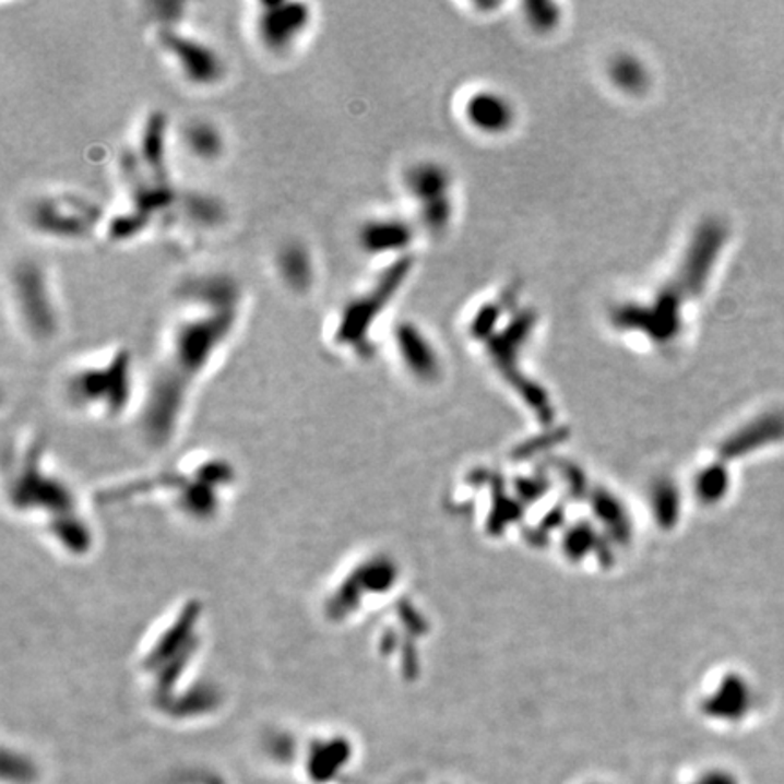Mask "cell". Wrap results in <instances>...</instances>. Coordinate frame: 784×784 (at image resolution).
Masks as SVG:
<instances>
[{
    "label": "cell",
    "instance_id": "obj_3",
    "mask_svg": "<svg viewBox=\"0 0 784 784\" xmlns=\"http://www.w3.org/2000/svg\"><path fill=\"white\" fill-rule=\"evenodd\" d=\"M131 364L124 351L115 353L103 366L84 367L71 377L68 396L82 408L103 405L104 413H119L130 394Z\"/></svg>",
    "mask_w": 784,
    "mask_h": 784
},
{
    "label": "cell",
    "instance_id": "obj_5",
    "mask_svg": "<svg viewBox=\"0 0 784 784\" xmlns=\"http://www.w3.org/2000/svg\"><path fill=\"white\" fill-rule=\"evenodd\" d=\"M158 44L171 59L183 81L193 86H215L226 75V64L221 54L210 44L180 33L178 29L162 27Z\"/></svg>",
    "mask_w": 784,
    "mask_h": 784
},
{
    "label": "cell",
    "instance_id": "obj_10",
    "mask_svg": "<svg viewBox=\"0 0 784 784\" xmlns=\"http://www.w3.org/2000/svg\"><path fill=\"white\" fill-rule=\"evenodd\" d=\"M725 242V229L720 222H710L699 229L688 246L685 262L681 263L679 276L685 293H699L709 280L710 269L714 265Z\"/></svg>",
    "mask_w": 784,
    "mask_h": 784
},
{
    "label": "cell",
    "instance_id": "obj_14",
    "mask_svg": "<svg viewBox=\"0 0 784 784\" xmlns=\"http://www.w3.org/2000/svg\"><path fill=\"white\" fill-rule=\"evenodd\" d=\"M608 75L613 79L614 86L629 95H640L651 84V75L645 64L632 55H618L614 57L608 68Z\"/></svg>",
    "mask_w": 784,
    "mask_h": 784
},
{
    "label": "cell",
    "instance_id": "obj_15",
    "mask_svg": "<svg viewBox=\"0 0 784 784\" xmlns=\"http://www.w3.org/2000/svg\"><path fill=\"white\" fill-rule=\"evenodd\" d=\"M396 344L403 358L411 366L418 367V369L430 366L432 349H430L429 342L425 340L424 333L413 323H402L396 329Z\"/></svg>",
    "mask_w": 784,
    "mask_h": 784
},
{
    "label": "cell",
    "instance_id": "obj_7",
    "mask_svg": "<svg viewBox=\"0 0 784 784\" xmlns=\"http://www.w3.org/2000/svg\"><path fill=\"white\" fill-rule=\"evenodd\" d=\"M35 263H22L13 273V295L27 331L46 340L57 333V307L49 293L48 280Z\"/></svg>",
    "mask_w": 784,
    "mask_h": 784
},
{
    "label": "cell",
    "instance_id": "obj_13",
    "mask_svg": "<svg viewBox=\"0 0 784 784\" xmlns=\"http://www.w3.org/2000/svg\"><path fill=\"white\" fill-rule=\"evenodd\" d=\"M278 273L293 290H304L314 282L312 257L301 243H289L278 253Z\"/></svg>",
    "mask_w": 784,
    "mask_h": 784
},
{
    "label": "cell",
    "instance_id": "obj_2",
    "mask_svg": "<svg viewBox=\"0 0 784 784\" xmlns=\"http://www.w3.org/2000/svg\"><path fill=\"white\" fill-rule=\"evenodd\" d=\"M408 269H411V260H397L380 276L377 284L345 304L333 331L334 342L340 347H347L349 351L366 355L372 323L388 307L385 304L396 295V289L403 284Z\"/></svg>",
    "mask_w": 784,
    "mask_h": 784
},
{
    "label": "cell",
    "instance_id": "obj_1",
    "mask_svg": "<svg viewBox=\"0 0 784 784\" xmlns=\"http://www.w3.org/2000/svg\"><path fill=\"white\" fill-rule=\"evenodd\" d=\"M189 309L167 340L145 397L144 429L156 443L171 438L186 396L200 375L226 345L238 320L237 285L229 276H205L183 289Z\"/></svg>",
    "mask_w": 784,
    "mask_h": 784
},
{
    "label": "cell",
    "instance_id": "obj_9",
    "mask_svg": "<svg viewBox=\"0 0 784 784\" xmlns=\"http://www.w3.org/2000/svg\"><path fill=\"white\" fill-rule=\"evenodd\" d=\"M407 188L419 205V216L430 231H441L449 226L452 200L449 197L451 177L438 164H418L407 173Z\"/></svg>",
    "mask_w": 784,
    "mask_h": 784
},
{
    "label": "cell",
    "instance_id": "obj_16",
    "mask_svg": "<svg viewBox=\"0 0 784 784\" xmlns=\"http://www.w3.org/2000/svg\"><path fill=\"white\" fill-rule=\"evenodd\" d=\"M183 140H186L188 150L199 158H204V161L216 158V156L221 155L222 147H224L221 133L207 122H194V124L189 126L186 133H183Z\"/></svg>",
    "mask_w": 784,
    "mask_h": 784
},
{
    "label": "cell",
    "instance_id": "obj_17",
    "mask_svg": "<svg viewBox=\"0 0 784 784\" xmlns=\"http://www.w3.org/2000/svg\"><path fill=\"white\" fill-rule=\"evenodd\" d=\"M526 11H528L526 15H528L532 27H536L537 32L550 29L558 22V10L554 4H547V2H537L536 4V2H532V4H526Z\"/></svg>",
    "mask_w": 784,
    "mask_h": 784
},
{
    "label": "cell",
    "instance_id": "obj_11",
    "mask_svg": "<svg viewBox=\"0 0 784 784\" xmlns=\"http://www.w3.org/2000/svg\"><path fill=\"white\" fill-rule=\"evenodd\" d=\"M360 248L369 254H385L407 248L413 240L411 227L397 218H375L360 227Z\"/></svg>",
    "mask_w": 784,
    "mask_h": 784
},
{
    "label": "cell",
    "instance_id": "obj_6",
    "mask_svg": "<svg viewBox=\"0 0 784 784\" xmlns=\"http://www.w3.org/2000/svg\"><path fill=\"white\" fill-rule=\"evenodd\" d=\"M97 205L76 194H54L33 204L29 221L43 235L57 238L86 237L98 222Z\"/></svg>",
    "mask_w": 784,
    "mask_h": 784
},
{
    "label": "cell",
    "instance_id": "obj_4",
    "mask_svg": "<svg viewBox=\"0 0 784 784\" xmlns=\"http://www.w3.org/2000/svg\"><path fill=\"white\" fill-rule=\"evenodd\" d=\"M311 5L304 2H263L254 13V37L265 51L287 55L311 27Z\"/></svg>",
    "mask_w": 784,
    "mask_h": 784
},
{
    "label": "cell",
    "instance_id": "obj_8",
    "mask_svg": "<svg viewBox=\"0 0 784 784\" xmlns=\"http://www.w3.org/2000/svg\"><path fill=\"white\" fill-rule=\"evenodd\" d=\"M613 322L623 331H640L657 342H670L681 331V301L672 290L649 304H629L614 312Z\"/></svg>",
    "mask_w": 784,
    "mask_h": 784
},
{
    "label": "cell",
    "instance_id": "obj_12",
    "mask_svg": "<svg viewBox=\"0 0 784 784\" xmlns=\"http://www.w3.org/2000/svg\"><path fill=\"white\" fill-rule=\"evenodd\" d=\"M467 119L476 130L484 133H503L514 120L511 104L496 93H476L468 98Z\"/></svg>",
    "mask_w": 784,
    "mask_h": 784
}]
</instances>
